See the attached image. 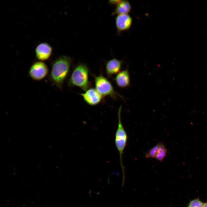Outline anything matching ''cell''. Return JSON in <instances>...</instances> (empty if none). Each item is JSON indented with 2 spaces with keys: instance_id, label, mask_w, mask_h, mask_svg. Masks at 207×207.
I'll return each instance as SVG.
<instances>
[{
  "instance_id": "8992f818",
  "label": "cell",
  "mask_w": 207,
  "mask_h": 207,
  "mask_svg": "<svg viewBox=\"0 0 207 207\" xmlns=\"http://www.w3.org/2000/svg\"><path fill=\"white\" fill-rule=\"evenodd\" d=\"M85 92L81 94L85 102L89 105L94 106L101 101L103 97L95 89L90 88Z\"/></svg>"
},
{
  "instance_id": "2e32d148",
  "label": "cell",
  "mask_w": 207,
  "mask_h": 207,
  "mask_svg": "<svg viewBox=\"0 0 207 207\" xmlns=\"http://www.w3.org/2000/svg\"><path fill=\"white\" fill-rule=\"evenodd\" d=\"M203 207H207V202L204 204Z\"/></svg>"
},
{
  "instance_id": "6da1fadb",
  "label": "cell",
  "mask_w": 207,
  "mask_h": 207,
  "mask_svg": "<svg viewBox=\"0 0 207 207\" xmlns=\"http://www.w3.org/2000/svg\"><path fill=\"white\" fill-rule=\"evenodd\" d=\"M72 59L65 55L60 56L53 62L50 73L52 83L61 88L69 72Z\"/></svg>"
},
{
  "instance_id": "8fae6325",
  "label": "cell",
  "mask_w": 207,
  "mask_h": 207,
  "mask_svg": "<svg viewBox=\"0 0 207 207\" xmlns=\"http://www.w3.org/2000/svg\"><path fill=\"white\" fill-rule=\"evenodd\" d=\"M131 5L127 1H121L117 5L113 15H117L122 14H128L131 11Z\"/></svg>"
},
{
  "instance_id": "4fadbf2b",
  "label": "cell",
  "mask_w": 207,
  "mask_h": 207,
  "mask_svg": "<svg viewBox=\"0 0 207 207\" xmlns=\"http://www.w3.org/2000/svg\"><path fill=\"white\" fill-rule=\"evenodd\" d=\"M158 143L151 148L145 154V158H155L158 147Z\"/></svg>"
},
{
  "instance_id": "5b68a950",
  "label": "cell",
  "mask_w": 207,
  "mask_h": 207,
  "mask_svg": "<svg viewBox=\"0 0 207 207\" xmlns=\"http://www.w3.org/2000/svg\"><path fill=\"white\" fill-rule=\"evenodd\" d=\"M48 68L46 64L41 61L34 62L30 68L29 74L33 80L36 81L41 80L47 75Z\"/></svg>"
},
{
  "instance_id": "5bb4252c",
  "label": "cell",
  "mask_w": 207,
  "mask_h": 207,
  "mask_svg": "<svg viewBox=\"0 0 207 207\" xmlns=\"http://www.w3.org/2000/svg\"><path fill=\"white\" fill-rule=\"evenodd\" d=\"M204 204L199 199L197 198L191 201L187 207H203Z\"/></svg>"
},
{
  "instance_id": "9c48e42d",
  "label": "cell",
  "mask_w": 207,
  "mask_h": 207,
  "mask_svg": "<svg viewBox=\"0 0 207 207\" xmlns=\"http://www.w3.org/2000/svg\"><path fill=\"white\" fill-rule=\"evenodd\" d=\"M122 62L121 60L114 58L110 60L106 63V72L109 76L117 74L120 72Z\"/></svg>"
},
{
  "instance_id": "7c38bea8",
  "label": "cell",
  "mask_w": 207,
  "mask_h": 207,
  "mask_svg": "<svg viewBox=\"0 0 207 207\" xmlns=\"http://www.w3.org/2000/svg\"><path fill=\"white\" fill-rule=\"evenodd\" d=\"M158 144V147L155 158L160 162H162L167 156V150L163 143L159 142Z\"/></svg>"
},
{
  "instance_id": "3957f363",
  "label": "cell",
  "mask_w": 207,
  "mask_h": 207,
  "mask_svg": "<svg viewBox=\"0 0 207 207\" xmlns=\"http://www.w3.org/2000/svg\"><path fill=\"white\" fill-rule=\"evenodd\" d=\"M95 89L103 97L109 96L115 99L117 96L123 97L115 91L111 82L101 73L94 77Z\"/></svg>"
},
{
  "instance_id": "ba28073f",
  "label": "cell",
  "mask_w": 207,
  "mask_h": 207,
  "mask_svg": "<svg viewBox=\"0 0 207 207\" xmlns=\"http://www.w3.org/2000/svg\"><path fill=\"white\" fill-rule=\"evenodd\" d=\"M132 19L128 14L117 15L115 19V24L117 31L121 32L127 30L131 27Z\"/></svg>"
},
{
  "instance_id": "52a82bcc",
  "label": "cell",
  "mask_w": 207,
  "mask_h": 207,
  "mask_svg": "<svg viewBox=\"0 0 207 207\" xmlns=\"http://www.w3.org/2000/svg\"><path fill=\"white\" fill-rule=\"evenodd\" d=\"M52 50L51 46L49 44L46 42L40 43L35 48L36 57L40 61L46 60L51 57Z\"/></svg>"
},
{
  "instance_id": "277c9868",
  "label": "cell",
  "mask_w": 207,
  "mask_h": 207,
  "mask_svg": "<svg viewBox=\"0 0 207 207\" xmlns=\"http://www.w3.org/2000/svg\"><path fill=\"white\" fill-rule=\"evenodd\" d=\"M122 106L121 105L118 112V126L115 135V143L119 153L120 164L122 169L123 165L122 162V154L126 145L127 135L122 123L121 119V112Z\"/></svg>"
},
{
  "instance_id": "30bf717a",
  "label": "cell",
  "mask_w": 207,
  "mask_h": 207,
  "mask_svg": "<svg viewBox=\"0 0 207 207\" xmlns=\"http://www.w3.org/2000/svg\"><path fill=\"white\" fill-rule=\"evenodd\" d=\"M114 80L119 88H125L129 87L130 84V80L128 70L125 69L120 71L117 74Z\"/></svg>"
},
{
  "instance_id": "9a60e30c",
  "label": "cell",
  "mask_w": 207,
  "mask_h": 207,
  "mask_svg": "<svg viewBox=\"0 0 207 207\" xmlns=\"http://www.w3.org/2000/svg\"><path fill=\"white\" fill-rule=\"evenodd\" d=\"M122 0H110L109 1V3L113 5H117L120 3Z\"/></svg>"
},
{
  "instance_id": "7a4b0ae2",
  "label": "cell",
  "mask_w": 207,
  "mask_h": 207,
  "mask_svg": "<svg viewBox=\"0 0 207 207\" xmlns=\"http://www.w3.org/2000/svg\"><path fill=\"white\" fill-rule=\"evenodd\" d=\"M89 74V68L86 64L77 65L72 72L68 81L69 85L78 87L86 91L90 88V85Z\"/></svg>"
}]
</instances>
